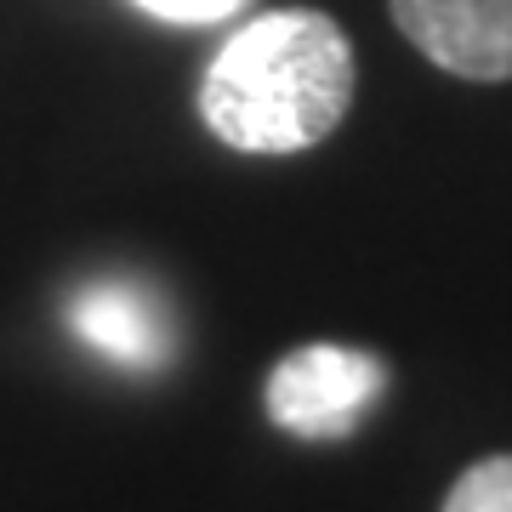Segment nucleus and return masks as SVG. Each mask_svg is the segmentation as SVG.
<instances>
[{"label":"nucleus","instance_id":"obj_1","mask_svg":"<svg viewBox=\"0 0 512 512\" xmlns=\"http://www.w3.org/2000/svg\"><path fill=\"white\" fill-rule=\"evenodd\" d=\"M353 109V40L325 12H268L200 80V120L245 154L325 143Z\"/></svg>","mask_w":512,"mask_h":512},{"label":"nucleus","instance_id":"obj_4","mask_svg":"<svg viewBox=\"0 0 512 512\" xmlns=\"http://www.w3.org/2000/svg\"><path fill=\"white\" fill-rule=\"evenodd\" d=\"M69 330L126 370H160L171 359L165 302L137 279H92L69 296Z\"/></svg>","mask_w":512,"mask_h":512},{"label":"nucleus","instance_id":"obj_6","mask_svg":"<svg viewBox=\"0 0 512 512\" xmlns=\"http://www.w3.org/2000/svg\"><path fill=\"white\" fill-rule=\"evenodd\" d=\"M137 6L154 12V18H165V23H217L228 12H239L245 0H137Z\"/></svg>","mask_w":512,"mask_h":512},{"label":"nucleus","instance_id":"obj_2","mask_svg":"<svg viewBox=\"0 0 512 512\" xmlns=\"http://www.w3.org/2000/svg\"><path fill=\"white\" fill-rule=\"evenodd\" d=\"M382 393V365L353 348H313L285 353L268 376V416L296 439H342Z\"/></svg>","mask_w":512,"mask_h":512},{"label":"nucleus","instance_id":"obj_3","mask_svg":"<svg viewBox=\"0 0 512 512\" xmlns=\"http://www.w3.org/2000/svg\"><path fill=\"white\" fill-rule=\"evenodd\" d=\"M399 35L461 80H512V0H387Z\"/></svg>","mask_w":512,"mask_h":512},{"label":"nucleus","instance_id":"obj_5","mask_svg":"<svg viewBox=\"0 0 512 512\" xmlns=\"http://www.w3.org/2000/svg\"><path fill=\"white\" fill-rule=\"evenodd\" d=\"M444 512H512V456H490L456 478Z\"/></svg>","mask_w":512,"mask_h":512}]
</instances>
